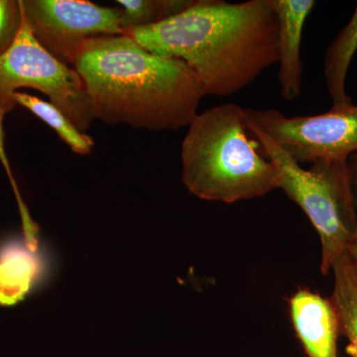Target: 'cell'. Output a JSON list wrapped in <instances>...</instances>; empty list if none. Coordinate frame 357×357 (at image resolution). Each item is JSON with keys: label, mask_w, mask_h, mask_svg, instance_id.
Returning <instances> with one entry per match:
<instances>
[{"label": "cell", "mask_w": 357, "mask_h": 357, "mask_svg": "<svg viewBox=\"0 0 357 357\" xmlns=\"http://www.w3.org/2000/svg\"><path fill=\"white\" fill-rule=\"evenodd\" d=\"M246 121L251 134L275 167L278 189L300 206L318 232L321 243V271L330 274L338 258L347 252L357 229L349 161L318 162L304 169L248 115Z\"/></svg>", "instance_id": "4"}, {"label": "cell", "mask_w": 357, "mask_h": 357, "mask_svg": "<svg viewBox=\"0 0 357 357\" xmlns=\"http://www.w3.org/2000/svg\"><path fill=\"white\" fill-rule=\"evenodd\" d=\"M248 119L298 164L349 161L357 153V105L325 114L287 116L275 109H245Z\"/></svg>", "instance_id": "6"}, {"label": "cell", "mask_w": 357, "mask_h": 357, "mask_svg": "<svg viewBox=\"0 0 357 357\" xmlns=\"http://www.w3.org/2000/svg\"><path fill=\"white\" fill-rule=\"evenodd\" d=\"M195 0H117L124 31L147 27L183 13Z\"/></svg>", "instance_id": "14"}, {"label": "cell", "mask_w": 357, "mask_h": 357, "mask_svg": "<svg viewBox=\"0 0 357 357\" xmlns=\"http://www.w3.org/2000/svg\"><path fill=\"white\" fill-rule=\"evenodd\" d=\"M250 135L245 109L236 103L197 114L181 147L182 181L189 192L204 201L234 204L278 189L273 164Z\"/></svg>", "instance_id": "3"}, {"label": "cell", "mask_w": 357, "mask_h": 357, "mask_svg": "<svg viewBox=\"0 0 357 357\" xmlns=\"http://www.w3.org/2000/svg\"><path fill=\"white\" fill-rule=\"evenodd\" d=\"M294 330L307 357H337L340 318L332 300L300 289L289 301Z\"/></svg>", "instance_id": "9"}, {"label": "cell", "mask_w": 357, "mask_h": 357, "mask_svg": "<svg viewBox=\"0 0 357 357\" xmlns=\"http://www.w3.org/2000/svg\"><path fill=\"white\" fill-rule=\"evenodd\" d=\"M123 34L152 53L183 61L204 96L239 93L278 64L272 0H195L173 17Z\"/></svg>", "instance_id": "1"}, {"label": "cell", "mask_w": 357, "mask_h": 357, "mask_svg": "<svg viewBox=\"0 0 357 357\" xmlns=\"http://www.w3.org/2000/svg\"><path fill=\"white\" fill-rule=\"evenodd\" d=\"M73 68L95 119L107 124L177 130L190 126L204 96L183 61L152 53L124 34L86 40Z\"/></svg>", "instance_id": "2"}, {"label": "cell", "mask_w": 357, "mask_h": 357, "mask_svg": "<svg viewBox=\"0 0 357 357\" xmlns=\"http://www.w3.org/2000/svg\"><path fill=\"white\" fill-rule=\"evenodd\" d=\"M11 98L16 105H20L30 110L33 114L36 115L45 123L53 128L59 137L67 143L75 153L79 155L91 153L95 145L93 137L86 133L81 132L68 119L67 115L61 112L53 103L45 102L37 96L20 93V91L14 93Z\"/></svg>", "instance_id": "13"}, {"label": "cell", "mask_w": 357, "mask_h": 357, "mask_svg": "<svg viewBox=\"0 0 357 357\" xmlns=\"http://www.w3.org/2000/svg\"><path fill=\"white\" fill-rule=\"evenodd\" d=\"M357 51V3L351 20L338 32L326 50L324 61V77L333 107L351 103L347 93V73Z\"/></svg>", "instance_id": "11"}, {"label": "cell", "mask_w": 357, "mask_h": 357, "mask_svg": "<svg viewBox=\"0 0 357 357\" xmlns=\"http://www.w3.org/2000/svg\"><path fill=\"white\" fill-rule=\"evenodd\" d=\"M278 20V82L280 95L286 102L299 98L303 89V31L314 0H272Z\"/></svg>", "instance_id": "10"}, {"label": "cell", "mask_w": 357, "mask_h": 357, "mask_svg": "<svg viewBox=\"0 0 357 357\" xmlns=\"http://www.w3.org/2000/svg\"><path fill=\"white\" fill-rule=\"evenodd\" d=\"M52 261L40 245L25 237H10L0 243V306L17 305L47 281Z\"/></svg>", "instance_id": "8"}, {"label": "cell", "mask_w": 357, "mask_h": 357, "mask_svg": "<svg viewBox=\"0 0 357 357\" xmlns=\"http://www.w3.org/2000/svg\"><path fill=\"white\" fill-rule=\"evenodd\" d=\"M349 170H351L352 188H354V201H356V215H357V153L352 155L349 160ZM347 255L354 267V272L357 276V229L356 236L352 239L351 245L347 249Z\"/></svg>", "instance_id": "17"}, {"label": "cell", "mask_w": 357, "mask_h": 357, "mask_svg": "<svg viewBox=\"0 0 357 357\" xmlns=\"http://www.w3.org/2000/svg\"><path fill=\"white\" fill-rule=\"evenodd\" d=\"M332 301L340 318V331L347 338V351L357 357V276L347 252L333 264Z\"/></svg>", "instance_id": "12"}, {"label": "cell", "mask_w": 357, "mask_h": 357, "mask_svg": "<svg viewBox=\"0 0 357 357\" xmlns=\"http://www.w3.org/2000/svg\"><path fill=\"white\" fill-rule=\"evenodd\" d=\"M37 41L51 55L73 67L86 40L121 35V9L88 0H20Z\"/></svg>", "instance_id": "7"}, {"label": "cell", "mask_w": 357, "mask_h": 357, "mask_svg": "<svg viewBox=\"0 0 357 357\" xmlns=\"http://www.w3.org/2000/svg\"><path fill=\"white\" fill-rule=\"evenodd\" d=\"M21 23L22 13L20 0H0V56L13 44Z\"/></svg>", "instance_id": "15"}, {"label": "cell", "mask_w": 357, "mask_h": 357, "mask_svg": "<svg viewBox=\"0 0 357 357\" xmlns=\"http://www.w3.org/2000/svg\"><path fill=\"white\" fill-rule=\"evenodd\" d=\"M7 112L0 107V162L3 166L4 170L8 176L11 185H13V191L15 192L16 201H17L18 208H20L21 220H22L23 232L24 234H32L35 230L38 229L36 223L30 217L29 211L26 208L22 197H21L20 191H18L17 184H16L15 178L13 177V171H11L10 165H9L8 158L6 151V144H4V130H3V119Z\"/></svg>", "instance_id": "16"}, {"label": "cell", "mask_w": 357, "mask_h": 357, "mask_svg": "<svg viewBox=\"0 0 357 357\" xmlns=\"http://www.w3.org/2000/svg\"><path fill=\"white\" fill-rule=\"evenodd\" d=\"M20 88L37 89L48 96L50 102L64 112L81 132L86 133L95 121L79 73L41 46L23 13L17 37L10 48L0 56L1 109L9 112L16 107L11 96Z\"/></svg>", "instance_id": "5"}]
</instances>
